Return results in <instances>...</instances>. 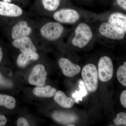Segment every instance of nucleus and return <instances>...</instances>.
I'll return each mask as SVG.
<instances>
[{
    "label": "nucleus",
    "mask_w": 126,
    "mask_h": 126,
    "mask_svg": "<svg viewBox=\"0 0 126 126\" xmlns=\"http://www.w3.org/2000/svg\"><path fill=\"white\" fill-rule=\"evenodd\" d=\"M108 22L126 33V14L119 12H113L109 16Z\"/></svg>",
    "instance_id": "obj_12"
},
{
    "label": "nucleus",
    "mask_w": 126,
    "mask_h": 126,
    "mask_svg": "<svg viewBox=\"0 0 126 126\" xmlns=\"http://www.w3.org/2000/svg\"><path fill=\"white\" fill-rule=\"evenodd\" d=\"M53 117L56 121L67 124L74 121L77 119V117L74 114L62 111L55 112L53 114Z\"/></svg>",
    "instance_id": "obj_16"
},
{
    "label": "nucleus",
    "mask_w": 126,
    "mask_h": 126,
    "mask_svg": "<svg viewBox=\"0 0 126 126\" xmlns=\"http://www.w3.org/2000/svg\"><path fill=\"white\" fill-rule=\"evenodd\" d=\"M64 28L63 24L57 21L47 22L41 27L40 33L46 40L54 42L58 40L64 33Z\"/></svg>",
    "instance_id": "obj_2"
},
{
    "label": "nucleus",
    "mask_w": 126,
    "mask_h": 126,
    "mask_svg": "<svg viewBox=\"0 0 126 126\" xmlns=\"http://www.w3.org/2000/svg\"><path fill=\"white\" fill-rule=\"evenodd\" d=\"M39 55L36 52L29 53H21L16 60L17 65L20 67H25L32 61L38 60Z\"/></svg>",
    "instance_id": "obj_14"
},
{
    "label": "nucleus",
    "mask_w": 126,
    "mask_h": 126,
    "mask_svg": "<svg viewBox=\"0 0 126 126\" xmlns=\"http://www.w3.org/2000/svg\"><path fill=\"white\" fill-rule=\"evenodd\" d=\"M16 124L18 126H30L27 120L24 118H19L16 122Z\"/></svg>",
    "instance_id": "obj_23"
},
{
    "label": "nucleus",
    "mask_w": 126,
    "mask_h": 126,
    "mask_svg": "<svg viewBox=\"0 0 126 126\" xmlns=\"http://www.w3.org/2000/svg\"><path fill=\"white\" fill-rule=\"evenodd\" d=\"M54 100L56 103L64 108H71L74 105L73 100L67 96L63 92L60 90L56 92L54 96Z\"/></svg>",
    "instance_id": "obj_13"
},
{
    "label": "nucleus",
    "mask_w": 126,
    "mask_h": 126,
    "mask_svg": "<svg viewBox=\"0 0 126 126\" xmlns=\"http://www.w3.org/2000/svg\"><path fill=\"white\" fill-rule=\"evenodd\" d=\"M2 57H3V52L1 47L0 46V63L2 61Z\"/></svg>",
    "instance_id": "obj_27"
},
{
    "label": "nucleus",
    "mask_w": 126,
    "mask_h": 126,
    "mask_svg": "<svg viewBox=\"0 0 126 126\" xmlns=\"http://www.w3.org/2000/svg\"><path fill=\"white\" fill-rule=\"evenodd\" d=\"M79 87L80 90L78 92H76L75 93L73 94V97L75 98L76 101H78L79 100L82 101V98L87 94V92L85 86L83 82H80Z\"/></svg>",
    "instance_id": "obj_20"
},
{
    "label": "nucleus",
    "mask_w": 126,
    "mask_h": 126,
    "mask_svg": "<svg viewBox=\"0 0 126 126\" xmlns=\"http://www.w3.org/2000/svg\"><path fill=\"white\" fill-rule=\"evenodd\" d=\"M98 78L103 82H107L112 78L113 74V64L111 59L108 56L99 59L98 64Z\"/></svg>",
    "instance_id": "obj_5"
},
{
    "label": "nucleus",
    "mask_w": 126,
    "mask_h": 126,
    "mask_svg": "<svg viewBox=\"0 0 126 126\" xmlns=\"http://www.w3.org/2000/svg\"><path fill=\"white\" fill-rule=\"evenodd\" d=\"M120 102L122 106L126 108V90L123 91L120 96Z\"/></svg>",
    "instance_id": "obj_24"
},
{
    "label": "nucleus",
    "mask_w": 126,
    "mask_h": 126,
    "mask_svg": "<svg viewBox=\"0 0 126 126\" xmlns=\"http://www.w3.org/2000/svg\"><path fill=\"white\" fill-rule=\"evenodd\" d=\"M47 75L45 66L42 64H37L33 68L28 81L31 85L37 87L44 86L47 79Z\"/></svg>",
    "instance_id": "obj_7"
},
{
    "label": "nucleus",
    "mask_w": 126,
    "mask_h": 126,
    "mask_svg": "<svg viewBox=\"0 0 126 126\" xmlns=\"http://www.w3.org/2000/svg\"><path fill=\"white\" fill-rule=\"evenodd\" d=\"M43 7L48 12H55L59 6L60 0H42Z\"/></svg>",
    "instance_id": "obj_18"
},
{
    "label": "nucleus",
    "mask_w": 126,
    "mask_h": 126,
    "mask_svg": "<svg viewBox=\"0 0 126 126\" xmlns=\"http://www.w3.org/2000/svg\"><path fill=\"white\" fill-rule=\"evenodd\" d=\"M68 126H75L74 125H73V124H69V125H67Z\"/></svg>",
    "instance_id": "obj_28"
},
{
    "label": "nucleus",
    "mask_w": 126,
    "mask_h": 126,
    "mask_svg": "<svg viewBox=\"0 0 126 126\" xmlns=\"http://www.w3.org/2000/svg\"><path fill=\"white\" fill-rule=\"evenodd\" d=\"M13 86V83L11 80L4 77L0 71V86L5 88H11Z\"/></svg>",
    "instance_id": "obj_22"
},
{
    "label": "nucleus",
    "mask_w": 126,
    "mask_h": 126,
    "mask_svg": "<svg viewBox=\"0 0 126 126\" xmlns=\"http://www.w3.org/2000/svg\"><path fill=\"white\" fill-rule=\"evenodd\" d=\"M16 99L14 97L7 94H0V106L10 109L15 107Z\"/></svg>",
    "instance_id": "obj_17"
},
{
    "label": "nucleus",
    "mask_w": 126,
    "mask_h": 126,
    "mask_svg": "<svg viewBox=\"0 0 126 126\" xmlns=\"http://www.w3.org/2000/svg\"><path fill=\"white\" fill-rule=\"evenodd\" d=\"M93 36L92 30L90 26L86 23H80L75 28L71 43L74 47L82 48L88 44Z\"/></svg>",
    "instance_id": "obj_1"
},
{
    "label": "nucleus",
    "mask_w": 126,
    "mask_h": 126,
    "mask_svg": "<svg viewBox=\"0 0 126 126\" xmlns=\"http://www.w3.org/2000/svg\"><path fill=\"white\" fill-rule=\"evenodd\" d=\"M24 13L23 9L13 3L0 1V16L9 18H17Z\"/></svg>",
    "instance_id": "obj_9"
},
{
    "label": "nucleus",
    "mask_w": 126,
    "mask_h": 126,
    "mask_svg": "<svg viewBox=\"0 0 126 126\" xmlns=\"http://www.w3.org/2000/svg\"><path fill=\"white\" fill-rule=\"evenodd\" d=\"M116 2L119 7L126 11V0H116Z\"/></svg>",
    "instance_id": "obj_25"
},
{
    "label": "nucleus",
    "mask_w": 126,
    "mask_h": 126,
    "mask_svg": "<svg viewBox=\"0 0 126 126\" xmlns=\"http://www.w3.org/2000/svg\"><path fill=\"white\" fill-rule=\"evenodd\" d=\"M56 92V89L50 86L37 87L33 90L35 96L42 97H52L55 96Z\"/></svg>",
    "instance_id": "obj_15"
},
{
    "label": "nucleus",
    "mask_w": 126,
    "mask_h": 126,
    "mask_svg": "<svg viewBox=\"0 0 126 126\" xmlns=\"http://www.w3.org/2000/svg\"><path fill=\"white\" fill-rule=\"evenodd\" d=\"M81 75L89 91L95 92L97 89L99 78L96 67L92 63L86 64L83 68Z\"/></svg>",
    "instance_id": "obj_3"
},
{
    "label": "nucleus",
    "mask_w": 126,
    "mask_h": 126,
    "mask_svg": "<svg viewBox=\"0 0 126 126\" xmlns=\"http://www.w3.org/2000/svg\"><path fill=\"white\" fill-rule=\"evenodd\" d=\"M98 31L104 38L111 40H120L124 38L126 33L108 22H103L99 26Z\"/></svg>",
    "instance_id": "obj_6"
},
{
    "label": "nucleus",
    "mask_w": 126,
    "mask_h": 126,
    "mask_svg": "<svg viewBox=\"0 0 126 126\" xmlns=\"http://www.w3.org/2000/svg\"><path fill=\"white\" fill-rule=\"evenodd\" d=\"M53 18L55 21L61 24H73L79 20L80 15L76 10L66 8L55 12Z\"/></svg>",
    "instance_id": "obj_4"
},
{
    "label": "nucleus",
    "mask_w": 126,
    "mask_h": 126,
    "mask_svg": "<svg viewBox=\"0 0 126 126\" xmlns=\"http://www.w3.org/2000/svg\"><path fill=\"white\" fill-rule=\"evenodd\" d=\"M58 64L63 74L66 77H74L81 72V68L79 65L74 63L66 58L60 59Z\"/></svg>",
    "instance_id": "obj_10"
},
{
    "label": "nucleus",
    "mask_w": 126,
    "mask_h": 126,
    "mask_svg": "<svg viewBox=\"0 0 126 126\" xmlns=\"http://www.w3.org/2000/svg\"><path fill=\"white\" fill-rule=\"evenodd\" d=\"M114 124L117 126L123 125L126 126V113L124 112H121L118 113L116 117L113 120Z\"/></svg>",
    "instance_id": "obj_21"
},
{
    "label": "nucleus",
    "mask_w": 126,
    "mask_h": 126,
    "mask_svg": "<svg viewBox=\"0 0 126 126\" xmlns=\"http://www.w3.org/2000/svg\"><path fill=\"white\" fill-rule=\"evenodd\" d=\"M117 77L118 80L123 86H126V63L118 68L117 72Z\"/></svg>",
    "instance_id": "obj_19"
},
{
    "label": "nucleus",
    "mask_w": 126,
    "mask_h": 126,
    "mask_svg": "<svg viewBox=\"0 0 126 126\" xmlns=\"http://www.w3.org/2000/svg\"><path fill=\"white\" fill-rule=\"evenodd\" d=\"M7 122L6 117L4 115L0 114V126H5Z\"/></svg>",
    "instance_id": "obj_26"
},
{
    "label": "nucleus",
    "mask_w": 126,
    "mask_h": 126,
    "mask_svg": "<svg viewBox=\"0 0 126 126\" xmlns=\"http://www.w3.org/2000/svg\"><path fill=\"white\" fill-rule=\"evenodd\" d=\"M33 29L27 21L20 20L14 25L11 29V37L13 40L30 36Z\"/></svg>",
    "instance_id": "obj_8"
},
{
    "label": "nucleus",
    "mask_w": 126,
    "mask_h": 126,
    "mask_svg": "<svg viewBox=\"0 0 126 126\" xmlns=\"http://www.w3.org/2000/svg\"><path fill=\"white\" fill-rule=\"evenodd\" d=\"M12 45L21 53H29L36 52V48L30 36L13 40Z\"/></svg>",
    "instance_id": "obj_11"
}]
</instances>
